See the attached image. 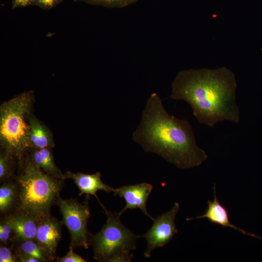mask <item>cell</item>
<instances>
[{
	"mask_svg": "<svg viewBox=\"0 0 262 262\" xmlns=\"http://www.w3.org/2000/svg\"><path fill=\"white\" fill-rule=\"evenodd\" d=\"M236 88L235 75L226 67L184 70L175 78L170 98L186 101L199 123L213 127L222 121L240 122Z\"/></svg>",
	"mask_w": 262,
	"mask_h": 262,
	"instance_id": "6da1fadb",
	"label": "cell"
},
{
	"mask_svg": "<svg viewBox=\"0 0 262 262\" xmlns=\"http://www.w3.org/2000/svg\"><path fill=\"white\" fill-rule=\"evenodd\" d=\"M132 138L145 151L155 153L178 168L197 166L208 158L196 144L188 121L169 115L155 93L147 99Z\"/></svg>",
	"mask_w": 262,
	"mask_h": 262,
	"instance_id": "7a4b0ae2",
	"label": "cell"
},
{
	"mask_svg": "<svg viewBox=\"0 0 262 262\" xmlns=\"http://www.w3.org/2000/svg\"><path fill=\"white\" fill-rule=\"evenodd\" d=\"M24 155L18 160L19 172L15 179L18 198L14 212L27 214L38 222L50 215L65 180L47 174L34 164L29 154Z\"/></svg>",
	"mask_w": 262,
	"mask_h": 262,
	"instance_id": "3957f363",
	"label": "cell"
},
{
	"mask_svg": "<svg viewBox=\"0 0 262 262\" xmlns=\"http://www.w3.org/2000/svg\"><path fill=\"white\" fill-rule=\"evenodd\" d=\"M33 100V92L28 91L4 101L0 106V144L17 160L30 148V126L26 120Z\"/></svg>",
	"mask_w": 262,
	"mask_h": 262,
	"instance_id": "277c9868",
	"label": "cell"
},
{
	"mask_svg": "<svg viewBox=\"0 0 262 262\" xmlns=\"http://www.w3.org/2000/svg\"><path fill=\"white\" fill-rule=\"evenodd\" d=\"M107 215L106 223L92 237L94 258L99 262H110L115 255L130 252L136 248V240L140 236L134 234L120 220V214L103 207Z\"/></svg>",
	"mask_w": 262,
	"mask_h": 262,
	"instance_id": "5b68a950",
	"label": "cell"
},
{
	"mask_svg": "<svg viewBox=\"0 0 262 262\" xmlns=\"http://www.w3.org/2000/svg\"><path fill=\"white\" fill-rule=\"evenodd\" d=\"M56 205L59 207L63 217L61 222L70 234L69 247L88 248L91 245L93 234L87 229L90 216L88 201L80 203L75 198L64 199L60 196Z\"/></svg>",
	"mask_w": 262,
	"mask_h": 262,
	"instance_id": "8992f818",
	"label": "cell"
},
{
	"mask_svg": "<svg viewBox=\"0 0 262 262\" xmlns=\"http://www.w3.org/2000/svg\"><path fill=\"white\" fill-rule=\"evenodd\" d=\"M179 210V203L175 202L169 211L154 219L149 229L146 233L140 236L144 238L147 242V249L144 253L145 257L149 258L154 249L168 243L174 235L178 233L175 219Z\"/></svg>",
	"mask_w": 262,
	"mask_h": 262,
	"instance_id": "52a82bcc",
	"label": "cell"
},
{
	"mask_svg": "<svg viewBox=\"0 0 262 262\" xmlns=\"http://www.w3.org/2000/svg\"><path fill=\"white\" fill-rule=\"evenodd\" d=\"M61 221L50 214L37 222L35 240L48 257L49 261L56 259V252L62 237Z\"/></svg>",
	"mask_w": 262,
	"mask_h": 262,
	"instance_id": "ba28073f",
	"label": "cell"
},
{
	"mask_svg": "<svg viewBox=\"0 0 262 262\" xmlns=\"http://www.w3.org/2000/svg\"><path fill=\"white\" fill-rule=\"evenodd\" d=\"M152 188V184L146 182L115 188L113 192L114 195L123 197L126 201L125 206L119 213V214L121 215L128 209L138 208L144 214L153 220L154 219L149 215L147 210V201Z\"/></svg>",
	"mask_w": 262,
	"mask_h": 262,
	"instance_id": "9c48e42d",
	"label": "cell"
},
{
	"mask_svg": "<svg viewBox=\"0 0 262 262\" xmlns=\"http://www.w3.org/2000/svg\"><path fill=\"white\" fill-rule=\"evenodd\" d=\"M64 178L72 179L79 190V196L85 194L88 198L89 195L96 196V193L98 191L113 192L115 190L113 187L104 184L102 181L101 175L99 172L92 174H87L67 171L64 174Z\"/></svg>",
	"mask_w": 262,
	"mask_h": 262,
	"instance_id": "30bf717a",
	"label": "cell"
},
{
	"mask_svg": "<svg viewBox=\"0 0 262 262\" xmlns=\"http://www.w3.org/2000/svg\"><path fill=\"white\" fill-rule=\"evenodd\" d=\"M214 200L207 201V208L205 213L195 218H187L190 220L195 218H207L210 222L218 224L224 227H229L235 230H238L243 234L248 235L252 237L262 239V237L257 236L253 234L247 232L243 229L239 228L230 223L229 218V212L227 208L220 203L217 198L215 192V185L213 187Z\"/></svg>",
	"mask_w": 262,
	"mask_h": 262,
	"instance_id": "8fae6325",
	"label": "cell"
},
{
	"mask_svg": "<svg viewBox=\"0 0 262 262\" xmlns=\"http://www.w3.org/2000/svg\"><path fill=\"white\" fill-rule=\"evenodd\" d=\"M6 216L13 229L15 240L35 239L37 222L35 219L19 212H13Z\"/></svg>",
	"mask_w": 262,
	"mask_h": 262,
	"instance_id": "7c38bea8",
	"label": "cell"
},
{
	"mask_svg": "<svg viewBox=\"0 0 262 262\" xmlns=\"http://www.w3.org/2000/svg\"><path fill=\"white\" fill-rule=\"evenodd\" d=\"M27 120L30 126L29 149L53 147V135L49 129L33 115H28Z\"/></svg>",
	"mask_w": 262,
	"mask_h": 262,
	"instance_id": "4fadbf2b",
	"label": "cell"
},
{
	"mask_svg": "<svg viewBox=\"0 0 262 262\" xmlns=\"http://www.w3.org/2000/svg\"><path fill=\"white\" fill-rule=\"evenodd\" d=\"M29 155L34 164L47 174L64 179V174L55 164L50 147L30 149Z\"/></svg>",
	"mask_w": 262,
	"mask_h": 262,
	"instance_id": "5bb4252c",
	"label": "cell"
},
{
	"mask_svg": "<svg viewBox=\"0 0 262 262\" xmlns=\"http://www.w3.org/2000/svg\"><path fill=\"white\" fill-rule=\"evenodd\" d=\"M18 198V186L16 181L2 183L0 187V211L1 214L8 215L15 209Z\"/></svg>",
	"mask_w": 262,
	"mask_h": 262,
	"instance_id": "9a60e30c",
	"label": "cell"
},
{
	"mask_svg": "<svg viewBox=\"0 0 262 262\" xmlns=\"http://www.w3.org/2000/svg\"><path fill=\"white\" fill-rule=\"evenodd\" d=\"M14 251L22 253L38 259L40 262H50L49 260L35 239L15 240Z\"/></svg>",
	"mask_w": 262,
	"mask_h": 262,
	"instance_id": "2e32d148",
	"label": "cell"
},
{
	"mask_svg": "<svg viewBox=\"0 0 262 262\" xmlns=\"http://www.w3.org/2000/svg\"><path fill=\"white\" fill-rule=\"evenodd\" d=\"M14 158L10 151L2 148L0 154V181L1 183L9 181L13 175Z\"/></svg>",
	"mask_w": 262,
	"mask_h": 262,
	"instance_id": "e0dca14e",
	"label": "cell"
},
{
	"mask_svg": "<svg viewBox=\"0 0 262 262\" xmlns=\"http://www.w3.org/2000/svg\"><path fill=\"white\" fill-rule=\"evenodd\" d=\"M139 0H74L75 2H82L89 4L106 8H123L131 5Z\"/></svg>",
	"mask_w": 262,
	"mask_h": 262,
	"instance_id": "ac0fdd59",
	"label": "cell"
},
{
	"mask_svg": "<svg viewBox=\"0 0 262 262\" xmlns=\"http://www.w3.org/2000/svg\"><path fill=\"white\" fill-rule=\"evenodd\" d=\"M15 240L13 229L6 215L0 220V241L1 244L7 245Z\"/></svg>",
	"mask_w": 262,
	"mask_h": 262,
	"instance_id": "d6986e66",
	"label": "cell"
},
{
	"mask_svg": "<svg viewBox=\"0 0 262 262\" xmlns=\"http://www.w3.org/2000/svg\"><path fill=\"white\" fill-rule=\"evenodd\" d=\"M14 249L7 245L1 244L0 246V262H17L18 260Z\"/></svg>",
	"mask_w": 262,
	"mask_h": 262,
	"instance_id": "ffe728a7",
	"label": "cell"
},
{
	"mask_svg": "<svg viewBox=\"0 0 262 262\" xmlns=\"http://www.w3.org/2000/svg\"><path fill=\"white\" fill-rule=\"evenodd\" d=\"M64 0H32L31 5L38 6L44 10H50Z\"/></svg>",
	"mask_w": 262,
	"mask_h": 262,
	"instance_id": "44dd1931",
	"label": "cell"
},
{
	"mask_svg": "<svg viewBox=\"0 0 262 262\" xmlns=\"http://www.w3.org/2000/svg\"><path fill=\"white\" fill-rule=\"evenodd\" d=\"M67 253L62 257H56L58 262H86L87 261L73 252V249L69 247Z\"/></svg>",
	"mask_w": 262,
	"mask_h": 262,
	"instance_id": "7402d4cb",
	"label": "cell"
},
{
	"mask_svg": "<svg viewBox=\"0 0 262 262\" xmlns=\"http://www.w3.org/2000/svg\"><path fill=\"white\" fill-rule=\"evenodd\" d=\"M133 257V255L130 252H123L118 254L114 256L110 261V262H131Z\"/></svg>",
	"mask_w": 262,
	"mask_h": 262,
	"instance_id": "603a6c76",
	"label": "cell"
},
{
	"mask_svg": "<svg viewBox=\"0 0 262 262\" xmlns=\"http://www.w3.org/2000/svg\"><path fill=\"white\" fill-rule=\"evenodd\" d=\"M18 262H40V261L33 257L29 255L14 251Z\"/></svg>",
	"mask_w": 262,
	"mask_h": 262,
	"instance_id": "cb8c5ba5",
	"label": "cell"
},
{
	"mask_svg": "<svg viewBox=\"0 0 262 262\" xmlns=\"http://www.w3.org/2000/svg\"><path fill=\"white\" fill-rule=\"evenodd\" d=\"M32 0H12V9L31 6Z\"/></svg>",
	"mask_w": 262,
	"mask_h": 262,
	"instance_id": "d4e9b609",
	"label": "cell"
}]
</instances>
